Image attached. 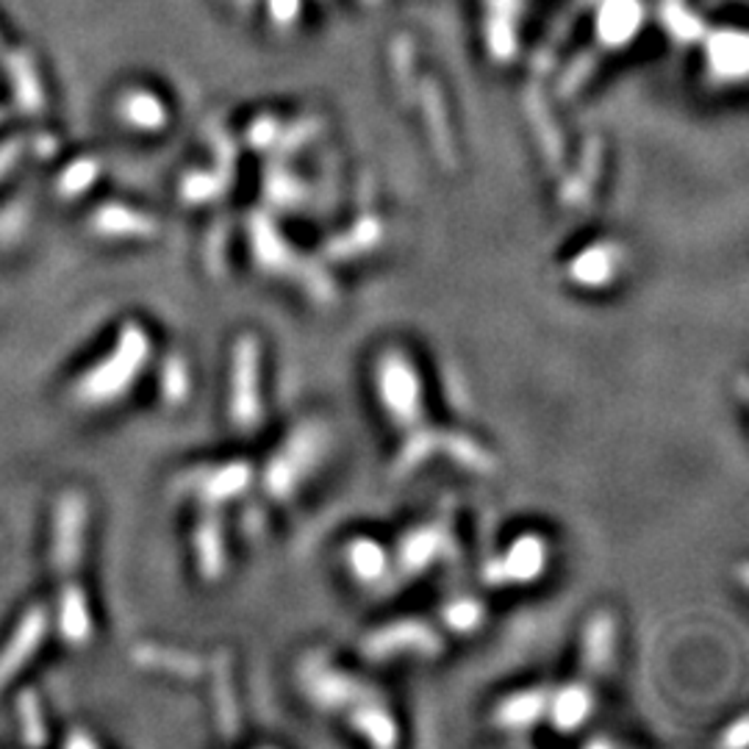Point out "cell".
Instances as JSON below:
<instances>
[{
  "instance_id": "cell-9",
  "label": "cell",
  "mask_w": 749,
  "mask_h": 749,
  "mask_svg": "<svg viewBox=\"0 0 749 749\" xmlns=\"http://www.w3.org/2000/svg\"><path fill=\"white\" fill-rule=\"evenodd\" d=\"M447 530L442 525H420L400 541L398 561L403 569H425L433 561H442L447 552Z\"/></svg>"
},
{
  "instance_id": "cell-10",
  "label": "cell",
  "mask_w": 749,
  "mask_h": 749,
  "mask_svg": "<svg viewBox=\"0 0 749 749\" xmlns=\"http://www.w3.org/2000/svg\"><path fill=\"white\" fill-rule=\"evenodd\" d=\"M613 655V624L608 616L591 619L583 636V669L586 675L597 677L608 669Z\"/></svg>"
},
{
  "instance_id": "cell-11",
  "label": "cell",
  "mask_w": 749,
  "mask_h": 749,
  "mask_svg": "<svg viewBox=\"0 0 749 749\" xmlns=\"http://www.w3.org/2000/svg\"><path fill=\"white\" fill-rule=\"evenodd\" d=\"M433 644V633L425 624H392L381 636L369 639V650L374 653H400L403 647H416V653H425Z\"/></svg>"
},
{
  "instance_id": "cell-1",
  "label": "cell",
  "mask_w": 749,
  "mask_h": 749,
  "mask_svg": "<svg viewBox=\"0 0 749 749\" xmlns=\"http://www.w3.org/2000/svg\"><path fill=\"white\" fill-rule=\"evenodd\" d=\"M374 392L387 411L389 422L398 428H416L425 411V389L416 363L400 347H389L374 361Z\"/></svg>"
},
{
  "instance_id": "cell-2",
  "label": "cell",
  "mask_w": 749,
  "mask_h": 749,
  "mask_svg": "<svg viewBox=\"0 0 749 749\" xmlns=\"http://www.w3.org/2000/svg\"><path fill=\"white\" fill-rule=\"evenodd\" d=\"M325 455V431L314 422L297 428L289 436V442L281 444L278 453L270 458L267 470H264V483L275 497H289L303 477L314 472L319 458Z\"/></svg>"
},
{
  "instance_id": "cell-4",
  "label": "cell",
  "mask_w": 749,
  "mask_h": 749,
  "mask_svg": "<svg viewBox=\"0 0 749 749\" xmlns=\"http://www.w3.org/2000/svg\"><path fill=\"white\" fill-rule=\"evenodd\" d=\"M259 341L253 336H244L233 352V420L242 431L256 428L262 420V394H259Z\"/></svg>"
},
{
  "instance_id": "cell-6",
  "label": "cell",
  "mask_w": 749,
  "mask_h": 749,
  "mask_svg": "<svg viewBox=\"0 0 749 749\" xmlns=\"http://www.w3.org/2000/svg\"><path fill=\"white\" fill-rule=\"evenodd\" d=\"M594 710V686L591 681H572L547 697L545 719L556 727L558 732H572L589 721Z\"/></svg>"
},
{
  "instance_id": "cell-8",
  "label": "cell",
  "mask_w": 749,
  "mask_h": 749,
  "mask_svg": "<svg viewBox=\"0 0 749 749\" xmlns=\"http://www.w3.org/2000/svg\"><path fill=\"white\" fill-rule=\"evenodd\" d=\"M547 697H550L547 688L514 692L511 697L499 699V705L494 708V725L506 732L534 730V725H539L547 716Z\"/></svg>"
},
{
  "instance_id": "cell-12",
  "label": "cell",
  "mask_w": 749,
  "mask_h": 749,
  "mask_svg": "<svg viewBox=\"0 0 749 749\" xmlns=\"http://www.w3.org/2000/svg\"><path fill=\"white\" fill-rule=\"evenodd\" d=\"M352 727L374 743H392L398 738V725L392 721V716L374 703H358V710L352 714Z\"/></svg>"
},
{
  "instance_id": "cell-7",
  "label": "cell",
  "mask_w": 749,
  "mask_h": 749,
  "mask_svg": "<svg viewBox=\"0 0 749 749\" xmlns=\"http://www.w3.org/2000/svg\"><path fill=\"white\" fill-rule=\"evenodd\" d=\"M341 558H345L347 574L361 586H378L394 567V558L389 556L387 547L369 536H356L347 541Z\"/></svg>"
},
{
  "instance_id": "cell-13",
  "label": "cell",
  "mask_w": 749,
  "mask_h": 749,
  "mask_svg": "<svg viewBox=\"0 0 749 749\" xmlns=\"http://www.w3.org/2000/svg\"><path fill=\"white\" fill-rule=\"evenodd\" d=\"M444 624L455 633H472L477 624L483 622V608L481 602L472 600V597H458V600L447 602L442 611Z\"/></svg>"
},
{
  "instance_id": "cell-3",
  "label": "cell",
  "mask_w": 749,
  "mask_h": 749,
  "mask_svg": "<svg viewBox=\"0 0 749 749\" xmlns=\"http://www.w3.org/2000/svg\"><path fill=\"white\" fill-rule=\"evenodd\" d=\"M547 561H550V550L547 541L539 534H523L492 558L486 567L488 583L494 586H525L534 583L545 574Z\"/></svg>"
},
{
  "instance_id": "cell-14",
  "label": "cell",
  "mask_w": 749,
  "mask_h": 749,
  "mask_svg": "<svg viewBox=\"0 0 749 749\" xmlns=\"http://www.w3.org/2000/svg\"><path fill=\"white\" fill-rule=\"evenodd\" d=\"M747 719H738V721H732L730 727H727L725 730V736H721V743H725V747H730V749H741V747H747Z\"/></svg>"
},
{
  "instance_id": "cell-5",
  "label": "cell",
  "mask_w": 749,
  "mask_h": 749,
  "mask_svg": "<svg viewBox=\"0 0 749 749\" xmlns=\"http://www.w3.org/2000/svg\"><path fill=\"white\" fill-rule=\"evenodd\" d=\"M624 264H627V256H624L622 244L602 239V242L589 244L569 259L567 278L578 289L602 292L613 286V281H619Z\"/></svg>"
}]
</instances>
